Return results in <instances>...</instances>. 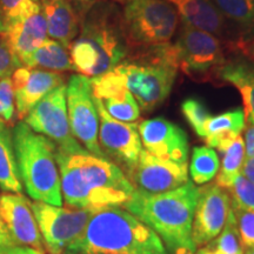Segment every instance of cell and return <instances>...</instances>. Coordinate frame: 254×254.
<instances>
[{
  "label": "cell",
  "mask_w": 254,
  "mask_h": 254,
  "mask_svg": "<svg viewBox=\"0 0 254 254\" xmlns=\"http://www.w3.org/2000/svg\"><path fill=\"white\" fill-rule=\"evenodd\" d=\"M57 163L62 195L69 207L100 209L123 206L134 192V186L122 168L87 150L67 153L57 148Z\"/></svg>",
  "instance_id": "obj_1"
},
{
  "label": "cell",
  "mask_w": 254,
  "mask_h": 254,
  "mask_svg": "<svg viewBox=\"0 0 254 254\" xmlns=\"http://www.w3.org/2000/svg\"><path fill=\"white\" fill-rule=\"evenodd\" d=\"M68 50L75 72L85 77L118 66L129 52L120 6L112 0H84L80 30Z\"/></svg>",
  "instance_id": "obj_2"
},
{
  "label": "cell",
  "mask_w": 254,
  "mask_h": 254,
  "mask_svg": "<svg viewBox=\"0 0 254 254\" xmlns=\"http://www.w3.org/2000/svg\"><path fill=\"white\" fill-rule=\"evenodd\" d=\"M198 198V187L189 180L176 190L148 193L134 189L124 204L126 211L138 218L163 240L168 253L195 251L192 222Z\"/></svg>",
  "instance_id": "obj_3"
},
{
  "label": "cell",
  "mask_w": 254,
  "mask_h": 254,
  "mask_svg": "<svg viewBox=\"0 0 254 254\" xmlns=\"http://www.w3.org/2000/svg\"><path fill=\"white\" fill-rule=\"evenodd\" d=\"M63 254H170L157 233L138 218L111 206L97 209Z\"/></svg>",
  "instance_id": "obj_4"
},
{
  "label": "cell",
  "mask_w": 254,
  "mask_h": 254,
  "mask_svg": "<svg viewBox=\"0 0 254 254\" xmlns=\"http://www.w3.org/2000/svg\"><path fill=\"white\" fill-rule=\"evenodd\" d=\"M116 68L122 73L127 90L145 112H151L164 104L179 69L172 43L132 51Z\"/></svg>",
  "instance_id": "obj_5"
},
{
  "label": "cell",
  "mask_w": 254,
  "mask_h": 254,
  "mask_svg": "<svg viewBox=\"0 0 254 254\" xmlns=\"http://www.w3.org/2000/svg\"><path fill=\"white\" fill-rule=\"evenodd\" d=\"M12 134L19 176L27 194L34 201L63 206L55 142L34 132L24 122L14 126Z\"/></svg>",
  "instance_id": "obj_6"
},
{
  "label": "cell",
  "mask_w": 254,
  "mask_h": 254,
  "mask_svg": "<svg viewBox=\"0 0 254 254\" xmlns=\"http://www.w3.org/2000/svg\"><path fill=\"white\" fill-rule=\"evenodd\" d=\"M114 2L122 8L129 52L171 43L176 36L180 17L167 0H114Z\"/></svg>",
  "instance_id": "obj_7"
},
{
  "label": "cell",
  "mask_w": 254,
  "mask_h": 254,
  "mask_svg": "<svg viewBox=\"0 0 254 254\" xmlns=\"http://www.w3.org/2000/svg\"><path fill=\"white\" fill-rule=\"evenodd\" d=\"M173 43L178 67L195 81H213L226 59L228 47L208 32L182 20Z\"/></svg>",
  "instance_id": "obj_8"
},
{
  "label": "cell",
  "mask_w": 254,
  "mask_h": 254,
  "mask_svg": "<svg viewBox=\"0 0 254 254\" xmlns=\"http://www.w3.org/2000/svg\"><path fill=\"white\" fill-rule=\"evenodd\" d=\"M46 253L63 254L82 233L97 209L63 207L43 201L31 202Z\"/></svg>",
  "instance_id": "obj_9"
},
{
  "label": "cell",
  "mask_w": 254,
  "mask_h": 254,
  "mask_svg": "<svg viewBox=\"0 0 254 254\" xmlns=\"http://www.w3.org/2000/svg\"><path fill=\"white\" fill-rule=\"evenodd\" d=\"M66 104L71 132L90 153L106 158L99 145V114L92 94L91 79L73 74L66 85Z\"/></svg>",
  "instance_id": "obj_10"
},
{
  "label": "cell",
  "mask_w": 254,
  "mask_h": 254,
  "mask_svg": "<svg viewBox=\"0 0 254 254\" xmlns=\"http://www.w3.org/2000/svg\"><path fill=\"white\" fill-rule=\"evenodd\" d=\"M24 120L34 132L55 142L59 151L74 153L86 150L71 132L65 84L46 94Z\"/></svg>",
  "instance_id": "obj_11"
},
{
  "label": "cell",
  "mask_w": 254,
  "mask_h": 254,
  "mask_svg": "<svg viewBox=\"0 0 254 254\" xmlns=\"http://www.w3.org/2000/svg\"><path fill=\"white\" fill-rule=\"evenodd\" d=\"M99 114V145L109 160L125 171L132 172L142 151L140 135L136 123H123L112 118L105 110L103 103L94 98Z\"/></svg>",
  "instance_id": "obj_12"
},
{
  "label": "cell",
  "mask_w": 254,
  "mask_h": 254,
  "mask_svg": "<svg viewBox=\"0 0 254 254\" xmlns=\"http://www.w3.org/2000/svg\"><path fill=\"white\" fill-rule=\"evenodd\" d=\"M231 212V195L226 189L211 183L198 189L192 222V240L195 249L215 239L226 224Z\"/></svg>",
  "instance_id": "obj_13"
},
{
  "label": "cell",
  "mask_w": 254,
  "mask_h": 254,
  "mask_svg": "<svg viewBox=\"0 0 254 254\" xmlns=\"http://www.w3.org/2000/svg\"><path fill=\"white\" fill-rule=\"evenodd\" d=\"M1 37L20 63L40 47L47 39V25L40 1L21 2Z\"/></svg>",
  "instance_id": "obj_14"
},
{
  "label": "cell",
  "mask_w": 254,
  "mask_h": 254,
  "mask_svg": "<svg viewBox=\"0 0 254 254\" xmlns=\"http://www.w3.org/2000/svg\"><path fill=\"white\" fill-rule=\"evenodd\" d=\"M138 132L141 145L148 153L164 160L189 165V139L176 124L161 117L146 119L138 125Z\"/></svg>",
  "instance_id": "obj_15"
},
{
  "label": "cell",
  "mask_w": 254,
  "mask_h": 254,
  "mask_svg": "<svg viewBox=\"0 0 254 254\" xmlns=\"http://www.w3.org/2000/svg\"><path fill=\"white\" fill-rule=\"evenodd\" d=\"M0 217L17 245L47 254L31 201L23 193L0 194Z\"/></svg>",
  "instance_id": "obj_16"
},
{
  "label": "cell",
  "mask_w": 254,
  "mask_h": 254,
  "mask_svg": "<svg viewBox=\"0 0 254 254\" xmlns=\"http://www.w3.org/2000/svg\"><path fill=\"white\" fill-rule=\"evenodd\" d=\"M134 189L148 193L176 190L189 182V165L157 158L142 148L139 160L127 176Z\"/></svg>",
  "instance_id": "obj_17"
},
{
  "label": "cell",
  "mask_w": 254,
  "mask_h": 254,
  "mask_svg": "<svg viewBox=\"0 0 254 254\" xmlns=\"http://www.w3.org/2000/svg\"><path fill=\"white\" fill-rule=\"evenodd\" d=\"M92 94L103 103L106 112L123 123H136L140 118V107L127 90L125 79L116 67L91 78Z\"/></svg>",
  "instance_id": "obj_18"
},
{
  "label": "cell",
  "mask_w": 254,
  "mask_h": 254,
  "mask_svg": "<svg viewBox=\"0 0 254 254\" xmlns=\"http://www.w3.org/2000/svg\"><path fill=\"white\" fill-rule=\"evenodd\" d=\"M11 80L17 117L23 120L46 94L64 85L65 78L59 72L20 66L12 73Z\"/></svg>",
  "instance_id": "obj_19"
},
{
  "label": "cell",
  "mask_w": 254,
  "mask_h": 254,
  "mask_svg": "<svg viewBox=\"0 0 254 254\" xmlns=\"http://www.w3.org/2000/svg\"><path fill=\"white\" fill-rule=\"evenodd\" d=\"M178 14L190 26L213 34L228 47L237 50V38L230 25L211 0H167Z\"/></svg>",
  "instance_id": "obj_20"
},
{
  "label": "cell",
  "mask_w": 254,
  "mask_h": 254,
  "mask_svg": "<svg viewBox=\"0 0 254 254\" xmlns=\"http://www.w3.org/2000/svg\"><path fill=\"white\" fill-rule=\"evenodd\" d=\"M214 82L232 85L243 98L246 124L254 125V59L241 52L231 50L219 67Z\"/></svg>",
  "instance_id": "obj_21"
},
{
  "label": "cell",
  "mask_w": 254,
  "mask_h": 254,
  "mask_svg": "<svg viewBox=\"0 0 254 254\" xmlns=\"http://www.w3.org/2000/svg\"><path fill=\"white\" fill-rule=\"evenodd\" d=\"M45 15L47 34L69 49L78 37L84 0H40Z\"/></svg>",
  "instance_id": "obj_22"
},
{
  "label": "cell",
  "mask_w": 254,
  "mask_h": 254,
  "mask_svg": "<svg viewBox=\"0 0 254 254\" xmlns=\"http://www.w3.org/2000/svg\"><path fill=\"white\" fill-rule=\"evenodd\" d=\"M237 38V50L254 40V0H211Z\"/></svg>",
  "instance_id": "obj_23"
},
{
  "label": "cell",
  "mask_w": 254,
  "mask_h": 254,
  "mask_svg": "<svg viewBox=\"0 0 254 254\" xmlns=\"http://www.w3.org/2000/svg\"><path fill=\"white\" fill-rule=\"evenodd\" d=\"M246 126L245 112L241 107L211 117L206 124V146L220 151L232 140L241 135Z\"/></svg>",
  "instance_id": "obj_24"
},
{
  "label": "cell",
  "mask_w": 254,
  "mask_h": 254,
  "mask_svg": "<svg viewBox=\"0 0 254 254\" xmlns=\"http://www.w3.org/2000/svg\"><path fill=\"white\" fill-rule=\"evenodd\" d=\"M0 189L4 193H23L15 157L13 134L8 124L0 119Z\"/></svg>",
  "instance_id": "obj_25"
},
{
  "label": "cell",
  "mask_w": 254,
  "mask_h": 254,
  "mask_svg": "<svg viewBox=\"0 0 254 254\" xmlns=\"http://www.w3.org/2000/svg\"><path fill=\"white\" fill-rule=\"evenodd\" d=\"M21 66L28 68H44L46 71L59 73L75 71L69 56V50L53 39L44 41L40 47L21 62Z\"/></svg>",
  "instance_id": "obj_26"
},
{
  "label": "cell",
  "mask_w": 254,
  "mask_h": 254,
  "mask_svg": "<svg viewBox=\"0 0 254 254\" xmlns=\"http://www.w3.org/2000/svg\"><path fill=\"white\" fill-rule=\"evenodd\" d=\"M222 155L220 168L217 174L215 184L222 189L228 190L233 185L234 180L241 174L244 161H245V144L241 135L219 151Z\"/></svg>",
  "instance_id": "obj_27"
},
{
  "label": "cell",
  "mask_w": 254,
  "mask_h": 254,
  "mask_svg": "<svg viewBox=\"0 0 254 254\" xmlns=\"http://www.w3.org/2000/svg\"><path fill=\"white\" fill-rule=\"evenodd\" d=\"M220 168V160L214 148L208 146H195L192 151L190 173L196 185H205L213 180Z\"/></svg>",
  "instance_id": "obj_28"
},
{
  "label": "cell",
  "mask_w": 254,
  "mask_h": 254,
  "mask_svg": "<svg viewBox=\"0 0 254 254\" xmlns=\"http://www.w3.org/2000/svg\"><path fill=\"white\" fill-rule=\"evenodd\" d=\"M206 246L221 254H244V247L241 245L239 231H238L232 207L226 224L220 234Z\"/></svg>",
  "instance_id": "obj_29"
},
{
  "label": "cell",
  "mask_w": 254,
  "mask_h": 254,
  "mask_svg": "<svg viewBox=\"0 0 254 254\" xmlns=\"http://www.w3.org/2000/svg\"><path fill=\"white\" fill-rule=\"evenodd\" d=\"M182 113L195 134L204 139L206 124L212 117L206 105L198 98H187L182 103Z\"/></svg>",
  "instance_id": "obj_30"
},
{
  "label": "cell",
  "mask_w": 254,
  "mask_h": 254,
  "mask_svg": "<svg viewBox=\"0 0 254 254\" xmlns=\"http://www.w3.org/2000/svg\"><path fill=\"white\" fill-rule=\"evenodd\" d=\"M231 195V205L254 211V183L240 174L233 185L227 190Z\"/></svg>",
  "instance_id": "obj_31"
},
{
  "label": "cell",
  "mask_w": 254,
  "mask_h": 254,
  "mask_svg": "<svg viewBox=\"0 0 254 254\" xmlns=\"http://www.w3.org/2000/svg\"><path fill=\"white\" fill-rule=\"evenodd\" d=\"M244 250L254 247V211L232 206Z\"/></svg>",
  "instance_id": "obj_32"
},
{
  "label": "cell",
  "mask_w": 254,
  "mask_h": 254,
  "mask_svg": "<svg viewBox=\"0 0 254 254\" xmlns=\"http://www.w3.org/2000/svg\"><path fill=\"white\" fill-rule=\"evenodd\" d=\"M15 113L14 92L11 77L1 78L0 80V119L6 124L13 122Z\"/></svg>",
  "instance_id": "obj_33"
},
{
  "label": "cell",
  "mask_w": 254,
  "mask_h": 254,
  "mask_svg": "<svg viewBox=\"0 0 254 254\" xmlns=\"http://www.w3.org/2000/svg\"><path fill=\"white\" fill-rule=\"evenodd\" d=\"M20 66L21 63L9 50L4 38L0 36V78L11 77L12 73Z\"/></svg>",
  "instance_id": "obj_34"
},
{
  "label": "cell",
  "mask_w": 254,
  "mask_h": 254,
  "mask_svg": "<svg viewBox=\"0 0 254 254\" xmlns=\"http://www.w3.org/2000/svg\"><path fill=\"white\" fill-rule=\"evenodd\" d=\"M0 254H40L30 249H24L14 243L0 217Z\"/></svg>",
  "instance_id": "obj_35"
},
{
  "label": "cell",
  "mask_w": 254,
  "mask_h": 254,
  "mask_svg": "<svg viewBox=\"0 0 254 254\" xmlns=\"http://www.w3.org/2000/svg\"><path fill=\"white\" fill-rule=\"evenodd\" d=\"M26 0H0V36H2L12 18L18 12L19 6ZM40 1V0H34Z\"/></svg>",
  "instance_id": "obj_36"
},
{
  "label": "cell",
  "mask_w": 254,
  "mask_h": 254,
  "mask_svg": "<svg viewBox=\"0 0 254 254\" xmlns=\"http://www.w3.org/2000/svg\"><path fill=\"white\" fill-rule=\"evenodd\" d=\"M244 144L246 158H254V125L246 124L244 129Z\"/></svg>",
  "instance_id": "obj_37"
},
{
  "label": "cell",
  "mask_w": 254,
  "mask_h": 254,
  "mask_svg": "<svg viewBox=\"0 0 254 254\" xmlns=\"http://www.w3.org/2000/svg\"><path fill=\"white\" fill-rule=\"evenodd\" d=\"M241 174L254 183V158H245L243 168H241Z\"/></svg>",
  "instance_id": "obj_38"
},
{
  "label": "cell",
  "mask_w": 254,
  "mask_h": 254,
  "mask_svg": "<svg viewBox=\"0 0 254 254\" xmlns=\"http://www.w3.org/2000/svg\"><path fill=\"white\" fill-rule=\"evenodd\" d=\"M176 254H221V253H219L214 250H211L207 246H204V247H199V249H196L195 251H182V252H178Z\"/></svg>",
  "instance_id": "obj_39"
},
{
  "label": "cell",
  "mask_w": 254,
  "mask_h": 254,
  "mask_svg": "<svg viewBox=\"0 0 254 254\" xmlns=\"http://www.w3.org/2000/svg\"><path fill=\"white\" fill-rule=\"evenodd\" d=\"M241 52L246 53L247 56H250L251 58L254 59V40L251 44H249V45L244 47V49L241 50Z\"/></svg>",
  "instance_id": "obj_40"
},
{
  "label": "cell",
  "mask_w": 254,
  "mask_h": 254,
  "mask_svg": "<svg viewBox=\"0 0 254 254\" xmlns=\"http://www.w3.org/2000/svg\"><path fill=\"white\" fill-rule=\"evenodd\" d=\"M244 254H254V247H251V249L244 250Z\"/></svg>",
  "instance_id": "obj_41"
},
{
  "label": "cell",
  "mask_w": 254,
  "mask_h": 254,
  "mask_svg": "<svg viewBox=\"0 0 254 254\" xmlns=\"http://www.w3.org/2000/svg\"><path fill=\"white\" fill-rule=\"evenodd\" d=\"M112 1H114V0H112Z\"/></svg>",
  "instance_id": "obj_42"
}]
</instances>
